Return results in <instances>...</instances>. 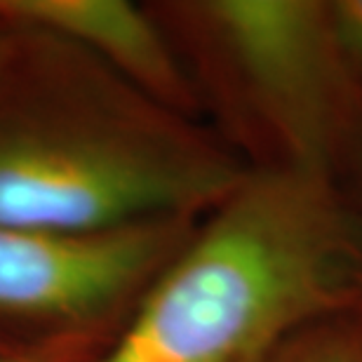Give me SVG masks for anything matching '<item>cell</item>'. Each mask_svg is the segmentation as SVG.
Wrapping results in <instances>:
<instances>
[{
	"instance_id": "cell-1",
	"label": "cell",
	"mask_w": 362,
	"mask_h": 362,
	"mask_svg": "<svg viewBox=\"0 0 362 362\" xmlns=\"http://www.w3.org/2000/svg\"><path fill=\"white\" fill-rule=\"evenodd\" d=\"M360 285V238L320 179L245 181L160 275L104 362H264Z\"/></svg>"
},
{
	"instance_id": "cell-2",
	"label": "cell",
	"mask_w": 362,
	"mask_h": 362,
	"mask_svg": "<svg viewBox=\"0 0 362 362\" xmlns=\"http://www.w3.org/2000/svg\"><path fill=\"white\" fill-rule=\"evenodd\" d=\"M235 186L219 165L153 141L83 129L0 134V226L104 233Z\"/></svg>"
},
{
	"instance_id": "cell-3",
	"label": "cell",
	"mask_w": 362,
	"mask_h": 362,
	"mask_svg": "<svg viewBox=\"0 0 362 362\" xmlns=\"http://www.w3.org/2000/svg\"><path fill=\"white\" fill-rule=\"evenodd\" d=\"M160 221L57 233L0 226V310L35 317H85L104 310L160 262Z\"/></svg>"
},
{
	"instance_id": "cell-4",
	"label": "cell",
	"mask_w": 362,
	"mask_h": 362,
	"mask_svg": "<svg viewBox=\"0 0 362 362\" xmlns=\"http://www.w3.org/2000/svg\"><path fill=\"white\" fill-rule=\"evenodd\" d=\"M205 12L287 132L315 148L332 40L327 10L303 0H216Z\"/></svg>"
},
{
	"instance_id": "cell-5",
	"label": "cell",
	"mask_w": 362,
	"mask_h": 362,
	"mask_svg": "<svg viewBox=\"0 0 362 362\" xmlns=\"http://www.w3.org/2000/svg\"><path fill=\"white\" fill-rule=\"evenodd\" d=\"M0 17L83 42L151 88H177L168 45L144 12L122 0H0Z\"/></svg>"
},
{
	"instance_id": "cell-6",
	"label": "cell",
	"mask_w": 362,
	"mask_h": 362,
	"mask_svg": "<svg viewBox=\"0 0 362 362\" xmlns=\"http://www.w3.org/2000/svg\"><path fill=\"white\" fill-rule=\"evenodd\" d=\"M329 14L332 42L344 49L351 59L362 64V0H341L334 3Z\"/></svg>"
},
{
	"instance_id": "cell-7",
	"label": "cell",
	"mask_w": 362,
	"mask_h": 362,
	"mask_svg": "<svg viewBox=\"0 0 362 362\" xmlns=\"http://www.w3.org/2000/svg\"><path fill=\"white\" fill-rule=\"evenodd\" d=\"M287 362H362V356L353 349H344V346H315Z\"/></svg>"
},
{
	"instance_id": "cell-8",
	"label": "cell",
	"mask_w": 362,
	"mask_h": 362,
	"mask_svg": "<svg viewBox=\"0 0 362 362\" xmlns=\"http://www.w3.org/2000/svg\"><path fill=\"white\" fill-rule=\"evenodd\" d=\"M0 362H33V360H24V358H14V356H3V353H0Z\"/></svg>"
}]
</instances>
